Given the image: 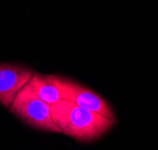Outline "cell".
<instances>
[{"label":"cell","instance_id":"1","mask_svg":"<svg viewBox=\"0 0 158 150\" xmlns=\"http://www.w3.org/2000/svg\"><path fill=\"white\" fill-rule=\"evenodd\" d=\"M50 107L51 117L60 131L83 142L99 138L115 123V118L105 117L65 99L57 100Z\"/></svg>","mask_w":158,"mask_h":150},{"label":"cell","instance_id":"2","mask_svg":"<svg viewBox=\"0 0 158 150\" xmlns=\"http://www.w3.org/2000/svg\"><path fill=\"white\" fill-rule=\"evenodd\" d=\"M10 111L35 129L61 132L51 117L50 105L43 101L29 84L16 94L10 105Z\"/></svg>","mask_w":158,"mask_h":150},{"label":"cell","instance_id":"3","mask_svg":"<svg viewBox=\"0 0 158 150\" xmlns=\"http://www.w3.org/2000/svg\"><path fill=\"white\" fill-rule=\"evenodd\" d=\"M61 86H62V99L73 101L87 110L98 112L105 117L114 118L111 106L100 95L87 89L86 87H82L79 84L64 78H62Z\"/></svg>","mask_w":158,"mask_h":150},{"label":"cell","instance_id":"4","mask_svg":"<svg viewBox=\"0 0 158 150\" xmlns=\"http://www.w3.org/2000/svg\"><path fill=\"white\" fill-rule=\"evenodd\" d=\"M33 71L20 66L0 63V104L10 107L16 94L29 84Z\"/></svg>","mask_w":158,"mask_h":150},{"label":"cell","instance_id":"5","mask_svg":"<svg viewBox=\"0 0 158 150\" xmlns=\"http://www.w3.org/2000/svg\"><path fill=\"white\" fill-rule=\"evenodd\" d=\"M62 78L56 75H43L33 73L29 85L43 101L49 105L62 99Z\"/></svg>","mask_w":158,"mask_h":150}]
</instances>
